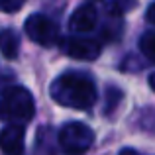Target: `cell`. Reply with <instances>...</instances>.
<instances>
[{
	"label": "cell",
	"instance_id": "4fadbf2b",
	"mask_svg": "<svg viewBox=\"0 0 155 155\" xmlns=\"http://www.w3.org/2000/svg\"><path fill=\"white\" fill-rule=\"evenodd\" d=\"M149 87H151L153 91H155V73H153L151 77H149Z\"/></svg>",
	"mask_w": 155,
	"mask_h": 155
},
{
	"label": "cell",
	"instance_id": "8992f818",
	"mask_svg": "<svg viewBox=\"0 0 155 155\" xmlns=\"http://www.w3.org/2000/svg\"><path fill=\"white\" fill-rule=\"evenodd\" d=\"M24 141H26V130L22 124H8L0 132V149L6 155H22Z\"/></svg>",
	"mask_w": 155,
	"mask_h": 155
},
{
	"label": "cell",
	"instance_id": "7c38bea8",
	"mask_svg": "<svg viewBox=\"0 0 155 155\" xmlns=\"http://www.w3.org/2000/svg\"><path fill=\"white\" fill-rule=\"evenodd\" d=\"M118 155H141L140 151H136V149H130V147H126V149H122Z\"/></svg>",
	"mask_w": 155,
	"mask_h": 155
},
{
	"label": "cell",
	"instance_id": "7a4b0ae2",
	"mask_svg": "<svg viewBox=\"0 0 155 155\" xmlns=\"http://www.w3.org/2000/svg\"><path fill=\"white\" fill-rule=\"evenodd\" d=\"M35 102L24 87H6L0 92V120L8 124H26L34 118Z\"/></svg>",
	"mask_w": 155,
	"mask_h": 155
},
{
	"label": "cell",
	"instance_id": "9c48e42d",
	"mask_svg": "<svg viewBox=\"0 0 155 155\" xmlns=\"http://www.w3.org/2000/svg\"><path fill=\"white\" fill-rule=\"evenodd\" d=\"M140 49L151 63H155V31H145L140 38Z\"/></svg>",
	"mask_w": 155,
	"mask_h": 155
},
{
	"label": "cell",
	"instance_id": "3957f363",
	"mask_svg": "<svg viewBox=\"0 0 155 155\" xmlns=\"http://www.w3.org/2000/svg\"><path fill=\"white\" fill-rule=\"evenodd\" d=\"M94 141V132L83 122H69L59 132V145L67 155H81L88 151Z\"/></svg>",
	"mask_w": 155,
	"mask_h": 155
},
{
	"label": "cell",
	"instance_id": "277c9868",
	"mask_svg": "<svg viewBox=\"0 0 155 155\" xmlns=\"http://www.w3.org/2000/svg\"><path fill=\"white\" fill-rule=\"evenodd\" d=\"M24 30L31 41L39 43L43 47L55 45L59 41V26L43 14H31L24 24Z\"/></svg>",
	"mask_w": 155,
	"mask_h": 155
},
{
	"label": "cell",
	"instance_id": "6da1fadb",
	"mask_svg": "<svg viewBox=\"0 0 155 155\" xmlns=\"http://www.w3.org/2000/svg\"><path fill=\"white\" fill-rule=\"evenodd\" d=\"M51 98L57 104L75 110H88L96 102V87L84 73L69 71L59 75L51 83Z\"/></svg>",
	"mask_w": 155,
	"mask_h": 155
},
{
	"label": "cell",
	"instance_id": "5b68a950",
	"mask_svg": "<svg viewBox=\"0 0 155 155\" xmlns=\"http://www.w3.org/2000/svg\"><path fill=\"white\" fill-rule=\"evenodd\" d=\"M61 47H63V53L81 61H94L102 51L100 43L91 38H67L61 43Z\"/></svg>",
	"mask_w": 155,
	"mask_h": 155
},
{
	"label": "cell",
	"instance_id": "52a82bcc",
	"mask_svg": "<svg viewBox=\"0 0 155 155\" xmlns=\"http://www.w3.org/2000/svg\"><path fill=\"white\" fill-rule=\"evenodd\" d=\"M98 24V12L92 4H83L73 12L71 20H69V28L75 34H88L92 31Z\"/></svg>",
	"mask_w": 155,
	"mask_h": 155
},
{
	"label": "cell",
	"instance_id": "30bf717a",
	"mask_svg": "<svg viewBox=\"0 0 155 155\" xmlns=\"http://www.w3.org/2000/svg\"><path fill=\"white\" fill-rule=\"evenodd\" d=\"M24 4H26V0H0V12L12 14V12H18Z\"/></svg>",
	"mask_w": 155,
	"mask_h": 155
},
{
	"label": "cell",
	"instance_id": "8fae6325",
	"mask_svg": "<svg viewBox=\"0 0 155 155\" xmlns=\"http://www.w3.org/2000/svg\"><path fill=\"white\" fill-rule=\"evenodd\" d=\"M145 18H147V22H149V24H153V26H155V2L149 4L147 12H145Z\"/></svg>",
	"mask_w": 155,
	"mask_h": 155
},
{
	"label": "cell",
	"instance_id": "ba28073f",
	"mask_svg": "<svg viewBox=\"0 0 155 155\" xmlns=\"http://www.w3.org/2000/svg\"><path fill=\"white\" fill-rule=\"evenodd\" d=\"M0 53L6 59H16L20 53V35L12 28L0 30Z\"/></svg>",
	"mask_w": 155,
	"mask_h": 155
}]
</instances>
